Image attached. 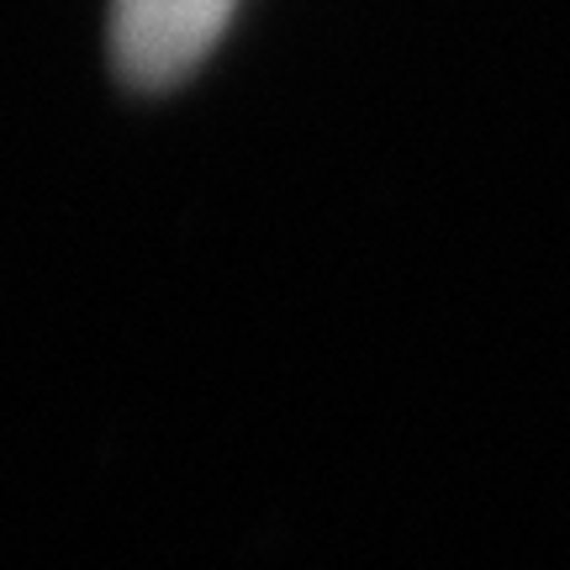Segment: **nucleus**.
I'll use <instances>...</instances> for the list:
<instances>
[{
  "label": "nucleus",
  "mask_w": 570,
  "mask_h": 570,
  "mask_svg": "<svg viewBox=\"0 0 570 570\" xmlns=\"http://www.w3.org/2000/svg\"><path fill=\"white\" fill-rule=\"evenodd\" d=\"M233 0H122V59L142 80H169L223 27Z\"/></svg>",
  "instance_id": "obj_1"
}]
</instances>
